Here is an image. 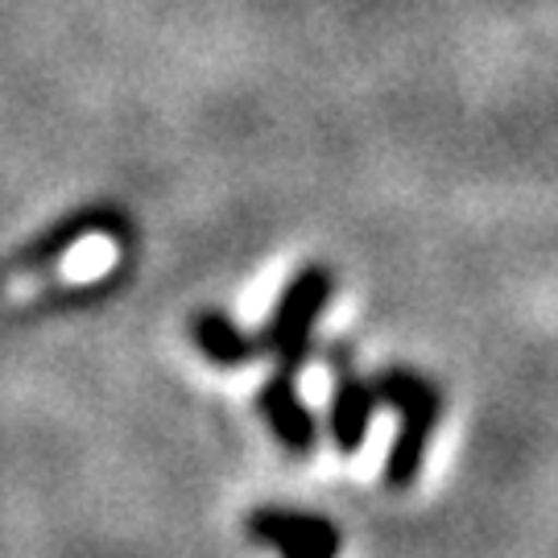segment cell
Here are the masks:
<instances>
[{
    "mask_svg": "<svg viewBox=\"0 0 558 558\" xmlns=\"http://www.w3.org/2000/svg\"><path fill=\"white\" fill-rule=\"evenodd\" d=\"M191 339L203 352V360L216 364V368H244V364L265 356L260 352V336L240 331V323H232L220 311H199L195 323H191Z\"/></svg>",
    "mask_w": 558,
    "mask_h": 558,
    "instance_id": "8992f818",
    "label": "cell"
},
{
    "mask_svg": "<svg viewBox=\"0 0 558 558\" xmlns=\"http://www.w3.org/2000/svg\"><path fill=\"white\" fill-rule=\"evenodd\" d=\"M244 530L278 558H339L343 550L339 530L323 513H306L290 505H260L244 518Z\"/></svg>",
    "mask_w": 558,
    "mask_h": 558,
    "instance_id": "3957f363",
    "label": "cell"
},
{
    "mask_svg": "<svg viewBox=\"0 0 558 558\" xmlns=\"http://www.w3.org/2000/svg\"><path fill=\"white\" fill-rule=\"evenodd\" d=\"M336 294V274L327 265H302L294 278L286 281L274 315L260 331V352L278 360L281 373H299L311 348H315V323L327 311V302Z\"/></svg>",
    "mask_w": 558,
    "mask_h": 558,
    "instance_id": "7a4b0ae2",
    "label": "cell"
},
{
    "mask_svg": "<svg viewBox=\"0 0 558 558\" xmlns=\"http://www.w3.org/2000/svg\"><path fill=\"white\" fill-rule=\"evenodd\" d=\"M96 232H117V216H108V211H80V216H71V220L54 223V228L17 260V274L50 269L54 260H62V253H71L80 240L96 236Z\"/></svg>",
    "mask_w": 558,
    "mask_h": 558,
    "instance_id": "52a82bcc",
    "label": "cell"
},
{
    "mask_svg": "<svg viewBox=\"0 0 558 558\" xmlns=\"http://www.w3.org/2000/svg\"><path fill=\"white\" fill-rule=\"evenodd\" d=\"M373 389H377V401L393 405L401 418L385 468H380V480L393 493H405L418 484L422 468H426V451H430V439L442 418V389L410 364H385L373 377Z\"/></svg>",
    "mask_w": 558,
    "mask_h": 558,
    "instance_id": "6da1fadb",
    "label": "cell"
},
{
    "mask_svg": "<svg viewBox=\"0 0 558 558\" xmlns=\"http://www.w3.org/2000/svg\"><path fill=\"white\" fill-rule=\"evenodd\" d=\"M377 389L373 377H360L356 364H348V356H336V389H331V442L339 447V456H356L368 426L377 414Z\"/></svg>",
    "mask_w": 558,
    "mask_h": 558,
    "instance_id": "5b68a950",
    "label": "cell"
},
{
    "mask_svg": "<svg viewBox=\"0 0 558 558\" xmlns=\"http://www.w3.org/2000/svg\"><path fill=\"white\" fill-rule=\"evenodd\" d=\"M257 410L265 426L274 430V439L290 451V456H311L315 442H319V422L311 414V405L302 401L299 385H294V373H274L257 389Z\"/></svg>",
    "mask_w": 558,
    "mask_h": 558,
    "instance_id": "277c9868",
    "label": "cell"
}]
</instances>
